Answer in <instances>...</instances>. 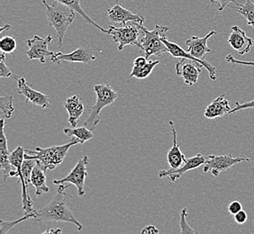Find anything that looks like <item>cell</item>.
Returning a JSON list of instances; mask_svg holds the SVG:
<instances>
[{
    "mask_svg": "<svg viewBox=\"0 0 254 234\" xmlns=\"http://www.w3.org/2000/svg\"><path fill=\"white\" fill-rule=\"evenodd\" d=\"M71 184L58 185L56 194L49 204L39 210H34V222H56V223H69L76 225L78 231H82L83 225H81L74 216L72 211L68 204V198H71L66 192V189Z\"/></svg>",
    "mask_w": 254,
    "mask_h": 234,
    "instance_id": "cell-1",
    "label": "cell"
},
{
    "mask_svg": "<svg viewBox=\"0 0 254 234\" xmlns=\"http://www.w3.org/2000/svg\"><path fill=\"white\" fill-rule=\"evenodd\" d=\"M78 143L80 144L78 139L73 137L68 143L64 145H57L44 149L41 147H36L34 151L25 149V159L35 160L39 162L45 171H53L64 161L68 154V150Z\"/></svg>",
    "mask_w": 254,
    "mask_h": 234,
    "instance_id": "cell-2",
    "label": "cell"
},
{
    "mask_svg": "<svg viewBox=\"0 0 254 234\" xmlns=\"http://www.w3.org/2000/svg\"><path fill=\"white\" fill-rule=\"evenodd\" d=\"M42 2L45 6V14L50 26L54 27L56 31L60 47H63L64 36L68 26L73 23L76 13L74 10L56 1H54L52 4H48L46 0H42Z\"/></svg>",
    "mask_w": 254,
    "mask_h": 234,
    "instance_id": "cell-3",
    "label": "cell"
},
{
    "mask_svg": "<svg viewBox=\"0 0 254 234\" xmlns=\"http://www.w3.org/2000/svg\"><path fill=\"white\" fill-rule=\"evenodd\" d=\"M94 90L97 95V100L93 107L89 111L88 118L84 122V126L88 127L89 130L93 131L95 127L100 122L99 114L103 108L112 106L118 99V93L108 84H98L96 85Z\"/></svg>",
    "mask_w": 254,
    "mask_h": 234,
    "instance_id": "cell-4",
    "label": "cell"
},
{
    "mask_svg": "<svg viewBox=\"0 0 254 234\" xmlns=\"http://www.w3.org/2000/svg\"><path fill=\"white\" fill-rule=\"evenodd\" d=\"M141 29L144 34V36L139 42L138 48L142 50L147 58H150L152 55L161 56L164 53H169L166 44L162 42V37L166 35L167 32L170 30L169 27L157 25H155L154 29L149 31L142 25Z\"/></svg>",
    "mask_w": 254,
    "mask_h": 234,
    "instance_id": "cell-5",
    "label": "cell"
},
{
    "mask_svg": "<svg viewBox=\"0 0 254 234\" xmlns=\"http://www.w3.org/2000/svg\"><path fill=\"white\" fill-rule=\"evenodd\" d=\"M142 25L136 22H130L125 26H115L110 25L108 30V34L112 36L113 41L119 44L118 51H123L127 45H136L138 47Z\"/></svg>",
    "mask_w": 254,
    "mask_h": 234,
    "instance_id": "cell-6",
    "label": "cell"
},
{
    "mask_svg": "<svg viewBox=\"0 0 254 234\" xmlns=\"http://www.w3.org/2000/svg\"><path fill=\"white\" fill-rule=\"evenodd\" d=\"M102 53L99 47H92L89 45H81L72 53L64 54L60 52L54 54L51 57V60L54 63L61 64L62 61L68 62H80V63H91L98 57V54Z\"/></svg>",
    "mask_w": 254,
    "mask_h": 234,
    "instance_id": "cell-7",
    "label": "cell"
},
{
    "mask_svg": "<svg viewBox=\"0 0 254 234\" xmlns=\"http://www.w3.org/2000/svg\"><path fill=\"white\" fill-rule=\"evenodd\" d=\"M25 148L23 147H17L15 151L10 153L9 160L11 164L15 167L16 171L18 172L19 181L22 185V200H23V210L25 211V215L31 214L34 212V202L30 196L29 192L27 191V186L25 185V181L23 178L22 174V165L23 161L25 160Z\"/></svg>",
    "mask_w": 254,
    "mask_h": 234,
    "instance_id": "cell-8",
    "label": "cell"
},
{
    "mask_svg": "<svg viewBox=\"0 0 254 234\" xmlns=\"http://www.w3.org/2000/svg\"><path fill=\"white\" fill-rule=\"evenodd\" d=\"M88 156H84L81 160L78 161L76 166L70 171V173L67 176H65L62 179H54V185H61V184H65V183H69L71 185H76L78 189V196H84L85 195V180L88 176V171H87V166H88Z\"/></svg>",
    "mask_w": 254,
    "mask_h": 234,
    "instance_id": "cell-9",
    "label": "cell"
},
{
    "mask_svg": "<svg viewBox=\"0 0 254 234\" xmlns=\"http://www.w3.org/2000/svg\"><path fill=\"white\" fill-rule=\"evenodd\" d=\"M244 161H250V159L244 157L235 158L231 155H210L207 156L203 171L205 173L211 172L214 176L217 177L221 172L228 171L235 164Z\"/></svg>",
    "mask_w": 254,
    "mask_h": 234,
    "instance_id": "cell-10",
    "label": "cell"
},
{
    "mask_svg": "<svg viewBox=\"0 0 254 234\" xmlns=\"http://www.w3.org/2000/svg\"><path fill=\"white\" fill-rule=\"evenodd\" d=\"M53 37L48 35L46 38H42L38 35H35L33 38L26 41L29 49L25 52L26 56L29 59H38L41 63H45V59L47 57H52L54 52L48 50L49 44L52 43Z\"/></svg>",
    "mask_w": 254,
    "mask_h": 234,
    "instance_id": "cell-11",
    "label": "cell"
},
{
    "mask_svg": "<svg viewBox=\"0 0 254 234\" xmlns=\"http://www.w3.org/2000/svg\"><path fill=\"white\" fill-rule=\"evenodd\" d=\"M207 160V157L204 156L203 154L198 153L195 156L187 159L185 163L182 166L178 168L176 170H163L160 171L159 173V177L160 178H164L167 177L169 178L171 182H176L179 178H181L182 176L184 175L188 171H192L197 169L202 165H205V162Z\"/></svg>",
    "mask_w": 254,
    "mask_h": 234,
    "instance_id": "cell-12",
    "label": "cell"
},
{
    "mask_svg": "<svg viewBox=\"0 0 254 234\" xmlns=\"http://www.w3.org/2000/svg\"><path fill=\"white\" fill-rule=\"evenodd\" d=\"M5 119H1V136H0V170L3 179L6 180L8 177L18 176V172L10 162V152L7 145V139L5 136Z\"/></svg>",
    "mask_w": 254,
    "mask_h": 234,
    "instance_id": "cell-13",
    "label": "cell"
},
{
    "mask_svg": "<svg viewBox=\"0 0 254 234\" xmlns=\"http://www.w3.org/2000/svg\"><path fill=\"white\" fill-rule=\"evenodd\" d=\"M108 17L113 25L125 26L130 22H136L143 25L145 18L141 14H133L130 10L127 9L119 5L118 0L112 8L108 10Z\"/></svg>",
    "mask_w": 254,
    "mask_h": 234,
    "instance_id": "cell-14",
    "label": "cell"
},
{
    "mask_svg": "<svg viewBox=\"0 0 254 234\" xmlns=\"http://www.w3.org/2000/svg\"><path fill=\"white\" fill-rule=\"evenodd\" d=\"M202 68H204V66L199 62L190 58H182L181 61L176 64V73L184 79L187 85L193 86L197 82Z\"/></svg>",
    "mask_w": 254,
    "mask_h": 234,
    "instance_id": "cell-15",
    "label": "cell"
},
{
    "mask_svg": "<svg viewBox=\"0 0 254 234\" xmlns=\"http://www.w3.org/2000/svg\"><path fill=\"white\" fill-rule=\"evenodd\" d=\"M162 42L166 44L168 50H169V53L171 54L172 57H174V58H190V59H192L194 61L199 62V63L202 64L204 66V68H205L208 71L209 78L212 80L215 81L217 79V77H216V71H217L216 68H215V66H213L210 62L206 61L205 59H199V58H195L193 55H191L189 52H186L185 50L182 49L180 45H178L175 43L170 42L169 40L167 39L166 35H164L162 37Z\"/></svg>",
    "mask_w": 254,
    "mask_h": 234,
    "instance_id": "cell-16",
    "label": "cell"
},
{
    "mask_svg": "<svg viewBox=\"0 0 254 234\" xmlns=\"http://www.w3.org/2000/svg\"><path fill=\"white\" fill-rule=\"evenodd\" d=\"M228 43L231 47H233V49H235L240 55H245L251 52L254 46V41L253 38L247 36L245 31L241 29L238 25H234L231 28Z\"/></svg>",
    "mask_w": 254,
    "mask_h": 234,
    "instance_id": "cell-17",
    "label": "cell"
},
{
    "mask_svg": "<svg viewBox=\"0 0 254 234\" xmlns=\"http://www.w3.org/2000/svg\"><path fill=\"white\" fill-rule=\"evenodd\" d=\"M17 87H18V94L24 96L26 98V103L31 102L34 106H37L42 108L49 107V97L45 94L34 90L31 88V86L27 83L25 78L21 77L17 80Z\"/></svg>",
    "mask_w": 254,
    "mask_h": 234,
    "instance_id": "cell-18",
    "label": "cell"
},
{
    "mask_svg": "<svg viewBox=\"0 0 254 234\" xmlns=\"http://www.w3.org/2000/svg\"><path fill=\"white\" fill-rule=\"evenodd\" d=\"M215 34H216V32L213 30L206 34L205 37L192 36L186 41L188 52L196 58L205 59L206 54L211 52L210 48L207 46V41Z\"/></svg>",
    "mask_w": 254,
    "mask_h": 234,
    "instance_id": "cell-19",
    "label": "cell"
},
{
    "mask_svg": "<svg viewBox=\"0 0 254 234\" xmlns=\"http://www.w3.org/2000/svg\"><path fill=\"white\" fill-rule=\"evenodd\" d=\"M232 108L230 107L229 101L225 98V95H221L205 108L204 117L207 119H215L217 117H223L225 115L230 114Z\"/></svg>",
    "mask_w": 254,
    "mask_h": 234,
    "instance_id": "cell-20",
    "label": "cell"
},
{
    "mask_svg": "<svg viewBox=\"0 0 254 234\" xmlns=\"http://www.w3.org/2000/svg\"><path fill=\"white\" fill-rule=\"evenodd\" d=\"M170 125L172 130V136H173V146L167 154V161L169 165L172 170H176L178 168L182 166L185 161L186 157L181 151V143L177 142V132L174 127V123L172 121H170Z\"/></svg>",
    "mask_w": 254,
    "mask_h": 234,
    "instance_id": "cell-21",
    "label": "cell"
},
{
    "mask_svg": "<svg viewBox=\"0 0 254 234\" xmlns=\"http://www.w3.org/2000/svg\"><path fill=\"white\" fill-rule=\"evenodd\" d=\"M64 108L68 112V121L70 126H77L78 119L83 115L84 109H85L80 97L78 95H75L68 98L64 103Z\"/></svg>",
    "mask_w": 254,
    "mask_h": 234,
    "instance_id": "cell-22",
    "label": "cell"
},
{
    "mask_svg": "<svg viewBox=\"0 0 254 234\" xmlns=\"http://www.w3.org/2000/svg\"><path fill=\"white\" fill-rule=\"evenodd\" d=\"M32 185L35 188V195H44L48 193L50 188L46 185V171L39 162L36 163L32 172Z\"/></svg>",
    "mask_w": 254,
    "mask_h": 234,
    "instance_id": "cell-23",
    "label": "cell"
},
{
    "mask_svg": "<svg viewBox=\"0 0 254 234\" xmlns=\"http://www.w3.org/2000/svg\"><path fill=\"white\" fill-rule=\"evenodd\" d=\"M53 1L59 2L61 4L68 6L70 9L74 10L75 12H77L79 15H81L87 22L94 25V26H95L96 28H98L99 31H101L102 33H105V34H108V30L104 29L102 26H100L98 24H97L95 21L91 19V18L85 13V11L82 9V7H81V5H80V0H53Z\"/></svg>",
    "mask_w": 254,
    "mask_h": 234,
    "instance_id": "cell-24",
    "label": "cell"
},
{
    "mask_svg": "<svg viewBox=\"0 0 254 234\" xmlns=\"http://www.w3.org/2000/svg\"><path fill=\"white\" fill-rule=\"evenodd\" d=\"M64 133L68 137L77 138L80 144H83L86 142L89 141L94 137L93 132L89 130L88 127H72V128H65L64 130Z\"/></svg>",
    "mask_w": 254,
    "mask_h": 234,
    "instance_id": "cell-25",
    "label": "cell"
},
{
    "mask_svg": "<svg viewBox=\"0 0 254 234\" xmlns=\"http://www.w3.org/2000/svg\"><path fill=\"white\" fill-rule=\"evenodd\" d=\"M236 10L239 14L244 15L247 20L248 25L254 28V3L252 0H246L245 4H240L238 6H230Z\"/></svg>",
    "mask_w": 254,
    "mask_h": 234,
    "instance_id": "cell-26",
    "label": "cell"
},
{
    "mask_svg": "<svg viewBox=\"0 0 254 234\" xmlns=\"http://www.w3.org/2000/svg\"><path fill=\"white\" fill-rule=\"evenodd\" d=\"M160 63L159 60H149L144 66L142 67H133L132 69V72L130 74V78H138V79H143L150 76L152 73L153 68L156 67L158 64Z\"/></svg>",
    "mask_w": 254,
    "mask_h": 234,
    "instance_id": "cell-27",
    "label": "cell"
},
{
    "mask_svg": "<svg viewBox=\"0 0 254 234\" xmlns=\"http://www.w3.org/2000/svg\"><path fill=\"white\" fill-rule=\"evenodd\" d=\"M14 99L12 96H3L0 98V109L1 119H9L13 113L15 112Z\"/></svg>",
    "mask_w": 254,
    "mask_h": 234,
    "instance_id": "cell-28",
    "label": "cell"
},
{
    "mask_svg": "<svg viewBox=\"0 0 254 234\" xmlns=\"http://www.w3.org/2000/svg\"><path fill=\"white\" fill-rule=\"evenodd\" d=\"M35 214L34 212H32L31 214L25 215L23 217H21L18 220H15L13 222H5L4 220L0 219V234H5L8 233L10 230L13 227H15V225H18L22 222H25L26 220L34 219Z\"/></svg>",
    "mask_w": 254,
    "mask_h": 234,
    "instance_id": "cell-29",
    "label": "cell"
},
{
    "mask_svg": "<svg viewBox=\"0 0 254 234\" xmlns=\"http://www.w3.org/2000/svg\"><path fill=\"white\" fill-rule=\"evenodd\" d=\"M37 161L35 160H28V159H25L23 161V165H22V174H23V178L25 181V184L27 187L28 186H33L32 185V181H31V177H32V172L34 170V166L36 165Z\"/></svg>",
    "mask_w": 254,
    "mask_h": 234,
    "instance_id": "cell-30",
    "label": "cell"
},
{
    "mask_svg": "<svg viewBox=\"0 0 254 234\" xmlns=\"http://www.w3.org/2000/svg\"><path fill=\"white\" fill-rule=\"evenodd\" d=\"M0 50L5 54H12L16 50V41L14 37L6 35L0 40Z\"/></svg>",
    "mask_w": 254,
    "mask_h": 234,
    "instance_id": "cell-31",
    "label": "cell"
},
{
    "mask_svg": "<svg viewBox=\"0 0 254 234\" xmlns=\"http://www.w3.org/2000/svg\"><path fill=\"white\" fill-rule=\"evenodd\" d=\"M0 77L1 78H12L18 80L21 77L18 75L13 73L9 68L5 64V54L1 52V58H0Z\"/></svg>",
    "mask_w": 254,
    "mask_h": 234,
    "instance_id": "cell-32",
    "label": "cell"
},
{
    "mask_svg": "<svg viewBox=\"0 0 254 234\" xmlns=\"http://www.w3.org/2000/svg\"><path fill=\"white\" fill-rule=\"evenodd\" d=\"M188 217H189L188 210L187 208H183L181 212V224H180L181 234H198L197 231L192 229L190 225H189V223L187 221Z\"/></svg>",
    "mask_w": 254,
    "mask_h": 234,
    "instance_id": "cell-33",
    "label": "cell"
},
{
    "mask_svg": "<svg viewBox=\"0 0 254 234\" xmlns=\"http://www.w3.org/2000/svg\"><path fill=\"white\" fill-rule=\"evenodd\" d=\"M248 108H254V99L252 101L246 103H235V108H232V111L230 114L237 112V111H241V110H245V109H248Z\"/></svg>",
    "mask_w": 254,
    "mask_h": 234,
    "instance_id": "cell-34",
    "label": "cell"
},
{
    "mask_svg": "<svg viewBox=\"0 0 254 234\" xmlns=\"http://www.w3.org/2000/svg\"><path fill=\"white\" fill-rule=\"evenodd\" d=\"M211 5H214L215 3L218 4V11H223L226 6H229L230 3H235V5H240L236 0H210Z\"/></svg>",
    "mask_w": 254,
    "mask_h": 234,
    "instance_id": "cell-35",
    "label": "cell"
},
{
    "mask_svg": "<svg viewBox=\"0 0 254 234\" xmlns=\"http://www.w3.org/2000/svg\"><path fill=\"white\" fill-rule=\"evenodd\" d=\"M225 60L228 63L238 64V65H245V66H254V61H244V60H238L233 56V54H229L225 57Z\"/></svg>",
    "mask_w": 254,
    "mask_h": 234,
    "instance_id": "cell-36",
    "label": "cell"
},
{
    "mask_svg": "<svg viewBox=\"0 0 254 234\" xmlns=\"http://www.w3.org/2000/svg\"><path fill=\"white\" fill-rule=\"evenodd\" d=\"M241 210H243V205L238 201H233L228 205V211H229L230 214L232 215H236Z\"/></svg>",
    "mask_w": 254,
    "mask_h": 234,
    "instance_id": "cell-37",
    "label": "cell"
},
{
    "mask_svg": "<svg viewBox=\"0 0 254 234\" xmlns=\"http://www.w3.org/2000/svg\"><path fill=\"white\" fill-rule=\"evenodd\" d=\"M248 219L247 213L244 210H241L236 215H235V221L238 225H244Z\"/></svg>",
    "mask_w": 254,
    "mask_h": 234,
    "instance_id": "cell-38",
    "label": "cell"
},
{
    "mask_svg": "<svg viewBox=\"0 0 254 234\" xmlns=\"http://www.w3.org/2000/svg\"><path fill=\"white\" fill-rule=\"evenodd\" d=\"M148 62V58L145 56L137 57L133 61V67H142Z\"/></svg>",
    "mask_w": 254,
    "mask_h": 234,
    "instance_id": "cell-39",
    "label": "cell"
},
{
    "mask_svg": "<svg viewBox=\"0 0 254 234\" xmlns=\"http://www.w3.org/2000/svg\"><path fill=\"white\" fill-rule=\"evenodd\" d=\"M159 230L157 229L155 226L153 225H150V226H147L142 231V234H159Z\"/></svg>",
    "mask_w": 254,
    "mask_h": 234,
    "instance_id": "cell-40",
    "label": "cell"
},
{
    "mask_svg": "<svg viewBox=\"0 0 254 234\" xmlns=\"http://www.w3.org/2000/svg\"><path fill=\"white\" fill-rule=\"evenodd\" d=\"M63 233V231L62 230L59 229V228H54V229H48L46 230V231H44L43 234H62Z\"/></svg>",
    "mask_w": 254,
    "mask_h": 234,
    "instance_id": "cell-41",
    "label": "cell"
},
{
    "mask_svg": "<svg viewBox=\"0 0 254 234\" xmlns=\"http://www.w3.org/2000/svg\"><path fill=\"white\" fill-rule=\"evenodd\" d=\"M10 28H11V25H5V26H3V27L0 29V34H1V33H3L5 30H9Z\"/></svg>",
    "mask_w": 254,
    "mask_h": 234,
    "instance_id": "cell-42",
    "label": "cell"
}]
</instances>
